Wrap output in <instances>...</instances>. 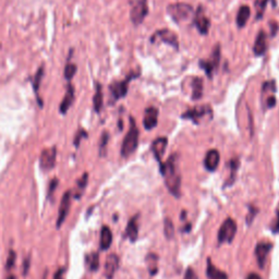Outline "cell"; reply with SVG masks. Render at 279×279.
Returning a JSON list of instances; mask_svg holds the SVG:
<instances>
[{
	"label": "cell",
	"instance_id": "cell-11",
	"mask_svg": "<svg viewBox=\"0 0 279 279\" xmlns=\"http://www.w3.org/2000/svg\"><path fill=\"white\" fill-rule=\"evenodd\" d=\"M135 76H136L135 74H131L128 76V78H125V80L116 81V82H113L111 86H109V90H111L112 96L114 101H118V100H120V98H122L127 95L130 81L133 78H135Z\"/></svg>",
	"mask_w": 279,
	"mask_h": 279
},
{
	"label": "cell",
	"instance_id": "cell-31",
	"mask_svg": "<svg viewBox=\"0 0 279 279\" xmlns=\"http://www.w3.org/2000/svg\"><path fill=\"white\" fill-rule=\"evenodd\" d=\"M146 265L151 275H155L158 270V256L154 253H150L146 256Z\"/></svg>",
	"mask_w": 279,
	"mask_h": 279
},
{
	"label": "cell",
	"instance_id": "cell-1",
	"mask_svg": "<svg viewBox=\"0 0 279 279\" xmlns=\"http://www.w3.org/2000/svg\"><path fill=\"white\" fill-rule=\"evenodd\" d=\"M161 173L163 174L165 184L173 196L179 198L181 193V174L178 169L177 155L173 154L161 165Z\"/></svg>",
	"mask_w": 279,
	"mask_h": 279
},
{
	"label": "cell",
	"instance_id": "cell-20",
	"mask_svg": "<svg viewBox=\"0 0 279 279\" xmlns=\"http://www.w3.org/2000/svg\"><path fill=\"white\" fill-rule=\"evenodd\" d=\"M44 73H45V67H44V65L42 64L41 67L38 68V70L36 71L34 78L32 79L33 90H34V93H35V96H36V100H37L38 105H40L41 107H43V101H42V98H41V96H40V86H41V83H42Z\"/></svg>",
	"mask_w": 279,
	"mask_h": 279
},
{
	"label": "cell",
	"instance_id": "cell-46",
	"mask_svg": "<svg viewBox=\"0 0 279 279\" xmlns=\"http://www.w3.org/2000/svg\"><path fill=\"white\" fill-rule=\"evenodd\" d=\"M0 48H1V43H0Z\"/></svg>",
	"mask_w": 279,
	"mask_h": 279
},
{
	"label": "cell",
	"instance_id": "cell-13",
	"mask_svg": "<svg viewBox=\"0 0 279 279\" xmlns=\"http://www.w3.org/2000/svg\"><path fill=\"white\" fill-rule=\"evenodd\" d=\"M194 25L202 35H206L210 31L211 21L207 18L205 11L202 7H199L194 14Z\"/></svg>",
	"mask_w": 279,
	"mask_h": 279
},
{
	"label": "cell",
	"instance_id": "cell-2",
	"mask_svg": "<svg viewBox=\"0 0 279 279\" xmlns=\"http://www.w3.org/2000/svg\"><path fill=\"white\" fill-rule=\"evenodd\" d=\"M139 135L140 132L135 120L132 117H130V128L127 135L124 136L121 146V155L123 157L131 156L135 152V150L138 149Z\"/></svg>",
	"mask_w": 279,
	"mask_h": 279
},
{
	"label": "cell",
	"instance_id": "cell-22",
	"mask_svg": "<svg viewBox=\"0 0 279 279\" xmlns=\"http://www.w3.org/2000/svg\"><path fill=\"white\" fill-rule=\"evenodd\" d=\"M267 48V40H266V34L264 31H260L258 36L255 38L254 46H253V52L255 56H263L266 52Z\"/></svg>",
	"mask_w": 279,
	"mask_h": 279
},
{
	"label": "cell",
	"instance_id": "cell-16",
	"mask_svg": "<svg viewBox=\"0 0 279 279\" xmlns=\"http://www.w3.org/2000/svg\"><path fill=\"white\" fill-rule=\"evenodd\" d=\"M119 267V258L116 254H111L107 256L105 262V269H104V274L107 279H112Z\"/></svg>",
	"mask_w": 279,
	"mask_h": 279
},
{
	"label": "cell",
	"instance_id": "cell-12",
	"mask_svg": "<svg viewBox=\"0 0 279 279\" xmlns=\"http://www.w3.org/2000/svg\"><path fill=\"white\" fill-rule=\"evenodd\" d=\"M71 200H72V191H67L62 196L61 202H60L59 212H58V218H57V228H60L67 218L70 207H71Z\"/></svg>",
	"mask_w": 279,
	"mask_h": 279
},
{
	"label": "cell",
	"instance_id": "cell-25",
	"mask_svg": "<svg viewBox=\"0 0 279 279\" xmlns=\"http://www.w3.org/2000/svg\"><path fill=\"white\" fill-rule=\"evenodd\" d=\"M250 14H251V11L248 5H241V7H240L238 13H237V19H236L237 25L239 29H242V27L245 26L247 22L249 21Z\"/></svg>",
	"mask_w": 279,
	"mask_h": 279
},
{
	"label": "cell",
	"instance_id": "cell-19",
	"mask_svg": "<svg viewBox=\"0 0 279 279\" xmlns=\"http://www.w3.org/2000/svg\"><path fill=\"white\" fill-rule=\"evenodd\" d=\"M125 237L131 242H135L139 237V216H133L128 223V226L125 228Z\"/></svg>",
	"mask_w": 279,
	"mask_h": 279
},
{
	"label": "cell",
	"instance_id": "cell-9",
	"mask_svg": "<svg viewBox=\"0 0 279 279\" xmlns=\"http://www.w3.org/2000/svg\"><path fill=\"white\" fill-rule=\"evenodd\" d=\"M151 42L153 44H156L158 42L166 43L167 45L173 47L174 49L179 48V42H178L177 35L174 34L172 31L167 30V29H164V30H160V31L155 32L151 37Z\"/></svg>",
	"mask_w": 279,
	"mask_h": 279
},
{
	"label": "cell",
	"instance_id": "cell-10",
	"mask_svg": "<svg viewBox=\"0 0 279 279\" xmlns=\"http://www.w3.org/2000/svg\"><path fill=\"white\" fill-rule=\"evenodd\" d=\"M57 149L55 146L43 150L40 156V166L43 170H51L56 165Z\"/></svg>",
	"mask_w": 279,
	"mask_h": 279
},
{
	"label": "cell",
	"instance_id": "cell-4",
	"mask_svg": "<svg viewBox=\"0 0 279 279\" xmlns=\"http://www.w3.org/2000/svg\"><path fill=\"white\" fill-rule=\"evenodd\" d=\"M167 12L171 16V19L177 23L188 21L193 15V8L188 3L177 2L171 3L167 7Z\"/></svg>",
	"mask_w": 279,
	"mask_h": 279
},
{
	"label": "cell",
	"instance_id": "cell-44",
	"mask_svg": "<svg viewBox=\"0 0 279 279\" xmlns=\"http://www.w3.org/2000/svg\"><path fill=\"white\" fill-rule=\"evenodd\" d=\"M247 279H262V278L260 277V275L255 274V273H251V274L247 277Z\"/></svg>",
	"mask_w": 279,
	"mask_h": 279
},
{
	"label": "cell",
	"instance_id": "cell-15",
	"mask_svg": "<svg viewBox=\"0 0 279 279\" xmlns=\"http://www.w3.org/2000/svg\"><path fill=\"white\" fill-rule=\"evenodd\" d=\"M74 102V86L70 83L67 85V91H65V94L62 98L61 103H60L59 106V112L60 113L65 114L68 112L70 107L72 106V104Z\"/></svg>",
	"mask_w": 279,
	"mask_h": 279
},
{
	"label": "cell",
	"instance_id": "cell-38",
	"mask_svg": "<svg viewBox=\"0 0 279 279\" xmlns=\"http://www.w3.org/2000/svg\"><path fill=\"white\" fill-rule=\"evenodd\" d=\"M272 231L273 233H279V205L276 210V218L272 226Z\"/></svg>",
	"mask_w": 279,
	"mask_h": 279
},
{
	"label": "cell",
	"instance_id": "cell-6",
	"mask_svg": "<svg viewBox=\"0 0 279 279\" xmlns=\"http://www.w3.org/2000/svg\"><path fill=\"white\" fill-rule=\"evenodd\" d=\"M276 82L274 80L264 82L263 87H262V106L264 111L271 109L276 106Z\"/></svg>",
	"mask_w": 279,
	"mask_h": 279
},
{
	"label": "cell",
	"instance_id": "cell-5",
	"mask_svg": "<svg viewBox=\"0 0 279 279\" xmlns=\"http://www.w3.org/2000/svg\"><path fill=\"white\" fill-rule=\"evenodd\" d=\"M147 13H149L147 0H133L132 4H131L130 19L135 26L140 25L144 21Z\"/></svg>",
	"mask_w": 279,
	"mask_h": 279
},
{
	"label": "cell",
	"instance_id": "cell-36",
	"mask_svg": "<svg viewBox=\"0 0 279 279\" xmlns=\"http://www.w3.org/2000/svg\"><path fill=\"white\" fill-rule=\"evenodd\" d=\"M15 258H16V254L13 250L9 251V254H8V259H7V263H5V267H7L8 271H11L13 269L14 263H15Z\"/></svg>",
	"mask_w": 279,
	"mask_h": 279
},
{
	"label": "cell",
	"instance_id": "cell-33",
	"mask_svg": "<svg viewBox=\"0 0 279 279\" xmlns=\"http://www.w3.org/2000/svg\"><path fill=\"white\" fill-rule=\"evenodd\" d=\"M239 166H240V163H239L238 158H233V160L230 161V177H229V182L227 184L233 183Z\"/></svg>",
	"mask_w": 279,
	"mask_h": 279
},
{
	"label": "cell",
	"instance_id": "cell-37",
	"mask_svg": "<svg viewBox=\"0 0 279 279\" xmlns=\"http://www.w3.org/2000/svg\"><path fill=\"white\" fill-rule=\"evenodd\" d=\"M87 138V133L85 132V131L83 129H80L78 131V133H76L75 135V139H74V145L78 147L80 145V142L82 139H85Z\"/></svg>",
	"mask_w": 279,
	"mask_h": 279
},
{
	"label": "cell",
	"instance_id": "cell-24",
	"mask_svg": "<svg viewBox=\"0 0 279 279\" xmlns=\"http://www.w3.org/2000/svg\"><path fill=\"white\" fill-rule=\"evenodd\" d=\"M112 243V232L111 228L107 226H104L101 230V249L102 250H108L111 248Z\"/></svg>",
	"mask_w": 279,
	"mask_h": 279
},
{
	"label": "cell",
	"instance_id": "cell-23",
	"mask_svg": "<svg viewBox=\"0 0 279 279\" xmlns=\"http://www.w3.org/2000/svg\"><path fill=\"white\" fill-rule=\"evenodd\" d=\"M206 275L209 279H228V276L225 272L218 270L217 267L212 263L211 260H207V269Z\"/></svg>",
	"mask_w": 279,
	"mask_h": 279
},
{
	"label": "cell",
	"instance_id": "cell-18",
	"mask_svg": "<svg viewBox=\"0 0 279 279\" xmlns=\"http://www.w3.org/2000/svg\"><path fill=\"white\" fill-rule=\"evenodd\" d=\"M221 162L220 152L217 150H210L204 158V166L209 171H215Z\"/></svg>",
	"mask_w": 279,
	"mask_h": 279
},
{
	"label": "cell",
	"instance_id": "cell-3",
	"mask_svg": "<svg viewBox=\"0 0 279 279\" xmlns=\"http://www.w3.org/2000/svg\"><path fill=\"white\" fill-rule=\"evenodd\" d=\"M182 118L191 120L195 124L207 123L213 119V109L209 105L196 106L183 112Z\"/></svg>",
	"mask_w": 279,
	"mask_h": 279
},
{
	"label": "cell",
	"instance_id": "cell-40",
	"mask_svg": "<svg viewBox=\"0 0 279 279\" xmlns=\"http://www.w3.org/2000/svg\"><path fill=\"white\" fill-rule=\"evenodd\" d=\"M256 213H258V210L255 209V207H253V206H250V217H248L247 218V222H248V223H251V222L253 221V218H254V216L256 215Z\"/></svg>",
	"mask_w": 279,
	"mask_h": 279
},
{
	"label": "cell",
	"instance_id": "cell-35",
	"mask_svg": "<svg viewBox=\"0 0 279 279\" xmlns=\"http://www.w3.org/2000/svg\"><path fill=\"white\" fill-rule=\"evenodd\" d=\"M109 140V135L107 132H104L102 138H101V142H100V154L103 156L106 153V147H107V143Z\"/></svg>",
	"mask_w": 279,
	"mask_h": 279
},
{
	"label": "cell",
	"instance_id": "cell-45",
	"mask_svg": "<svg viewBox=\"0 0 279 279\" xmlns=\"http://www.w3.org/2000/svg\"><path fill=\"white\" fill-rule=\"evenodd\" d=\"M7 279H15V277L12 276V275H9V277Z\"/></svg>",
	"mask_w": 279,
	"mask_h": 279
},
{
	"label": "cell",
	"instance_id": "cell-14",
	"mask_svg": "<svg viewBox=\"0 0 279 279\" xmlns=\"http://www.w3.org/2000/svg\"><path fill=\"white\" fill-rule=\"evenodd\" d=\"M272 248H273V244L270 242H260L256 244L255 256H256V261H258L259 266L261 267V269H263L264 267V265L266 263L267 255H269Z\"/></svg>",
	"mask_w": 279,
	"mask_h": 279
},
{
	"label": "cell",
	"instance_id": "cell-34",
	"mask_svg": "<svg viewBox=\"0 0 279 279\" xmlns=\"http://www.w3.org/2000/svg\"><path fill=\"white\" fill-rule=\"evenodd\" d=\"M164 231H165V236L167 239H171L174 234V227L171 220L166 218L165 223H164Z\"/></svg>",
	"mask_w": 279,
	"mask_h": 279
},
{
	"label": "cell",
	"instance_id": "cell-29",
	"mask_svg": "<svg viewBox=\"0 0 279 279\" xmlns=\"http://www.w3.org/2000/svg\"><path fill=\"white\" fill-rule=\"evenodd\" d=\"M87 182H89V173H84L83 176L81 178H79L78 182H76V188H75V193H74V198L80 199L81 195L83 194L84 190L87 185Z\"/></svg>",
	"mask_w": 279,
	"mask_h": 279
},
{
	"label": "cell",
	"instance_id": "cell-41",
	"mask_svg": "<svg viewBox=\"0 0 279 279\" xmlns=\"http://www.w3.org/2000/svg\"><path fill=\"white\" fill-rule=\"evenodd\" d=\"M184 279H198V277L195 276V273L193 272L192 269H188L187 272H185Z\"/></svg>",
	"mask_w": 279,
	"mask_h": 279
},
{
	"label": "cell",
	"instance_id": "cell-42",
	"mask_svg": "<svg viewBox=\"0 0 279 279\" xmlns=\"http://www.w3.org/2000/svg\"><path fill=\"white\" fill-rule=\"evenodd\" d=\"M64 273L65 270L64 269H60L56 272V274L54 276V279H64Z\"/></svg>",
	"mask_w": 279,
	"mask_h": 279
},
{
	"label": "cell",
	"instance_id": "cell-17",
	"mask_svg": "<svg viewBox=\"0 0 279 279\" xmlns=\"http://www.w3.org/2000/svg\"><path fill=\"white\" fill-rule=\"evenodd\" d=\"M158 121V109L155 107H149L145 109L143 125L146 130L154 129Z\"/></svg>",
	"mask_w": 279,
	"mask_h": 279
},
{
	"label": "cell",
	"instance_id": "cell-27",
	"mask_svg": "<svg viewBox=\"0 0 279 279\" xmlns=\"http://www.w3.org/2000/svg\"><path fill=\"white\" fill-rule=\"evenodd\" d=\"M104 104V96H103V89L102 84L96 83V91L94 97H93V106H94V111L96 112H101Z\"/></svg>",
	"mask_w": 279,
	"mask_h": 279
},
{
	"label": "cell",
	"instance_id": "cell-7",
	"mask_svg": "<svg viewBox=\"0 0 279 279\" xmlns=\"http://www.w3.org/2000/svg\"><path fill=\"white\" fill-rule=\"evenodd\" d=\"M237 233V223L232 218H227L223 223V225L218 231V242L222 243H231Z\"/></svg>",
	"mask_w": 279,
	"mask_h": 279
},
{
	"label": "cell",
	"instance_id": "cell-32",
	"mask_svg": "<svg viewBox=\"0 0 279 279\" xmlns=\"http://www.w3.org/2000/svg\"><path fill=\"white\" fill-rule=\"evenodd\" d=\"M270 0H255V16L258 20L263 18L265 13L266 5L269 3Z\"/></svg>",
	"mask_w": 279,
	"mask_h": 279
},
{
	"label": "cell",
	"instance_id": "cell-28",
	"mask_svg": "<svg viewBox=\"0 0 279 279\" xmlns=\"http://www.w3.org/2000/svg\"><path fill=\"white\" fill-rule=\"evenodd\" d=\"M191 87H192V100H200L203 95V81L201 78H193Z\"/></svg>",
	"mask_w": 279,
	"mask_h": 279
},
{
	"label": "cell",
	"instance_id": "cell-39",
	"mask_svg": "<svg viewBox=\"0 0 279 279\" xmlns=\"http://www.w3.org/2000/svg\"><path fill=\"white\" fill-rule=\"evenodd\" d=\"M57 184H58V180H57V178H55V179L53 180V181L51 182V184H49V190H48V198H52V195L54 194L55 190H56Z\"/></svg>",
	"mask_w": 279,
	"mask_h": 279
},
{
	"label": "cell",
	"instance_id": "cell-8",
	"mask_svg": "<svg viewBox=\"0 0 279 279\" xmlns=\"http://www.w3.org/2000/svg\"><path fill=\"white\" fill-rule=\"evenodd\" d=\"M221 61V47L220 45H217L214 49H213V53L211 55V57L206 60H201L200 61V67L205 71V73L212 78V75L216 72V70L220 65Z\"/></svg>",
	"mask_w": 279,
	"mask_h": 279
},
{
	"label": "cell",
	"instance_id": "cell-43",
	"mask_svg": "<svg viewBox=\"0 0 279 279\" xmlns=\"http://www.w3.org/2000/svg\"><path fill=\"white\" fill-rule=\"evenodd\" d=\"M29 269H30V258H27L24 261V267H23V275L26 276L27 273H29Z\"/></svg>",
	"mask_w": 279,
	"mask_h": 279
},
{
	"label": "cell",
	"instance_id": "cell-26",
	"mask_svg": "<svg viewBox=\"0 0 279 279\" xmlns=\"http://www.w3.org/2000/svg\"><path fill=\"white\" fill-rule=\"evenodd\" d=\"M69 53L70 54H69V57H68V61H67V64H65L64 71H63V76H64L65 80L71 81V80H72L73 76L75 75L76 71H78V67H76V64H74V63L70 61V59L73 55V49H71Z\"/></svg>",
	"mask_w": 279,
	"mask_h": 279
},
{
	"label": "cell",
	"instance_id": "cell-21",
	"mask_svg": "<svg viewBox=\"0 0 279 279\" xmlns=\"http://www.w3.org/2000/svg\"><path fill=\"white\" fill-rule=\"evenodd\" d=\"M167 144H168L167 138H158L152 143L153 154H154L155 158L160 163H162L163 156H164V154H165V151L167 149Z\"/></svg>",
	"mask_w": 279,
	"mask_h": 279
},
{
	"label": "cell",
	"instance_id": "cell-30",
	"mask_svg": "<svg viewBox=\"0 0 279 279\" xmlns=\"http://www.w3.org/2000/svg\"><path fill=\"white\" fill-rule=\"evenodd\" d=\"M86 264L91 272H96L100 267V255L96 252L90 253L86 256Z\"/></svg>",
	"mask_w": 279,
	"mask_h": 279
}]
</instances>
